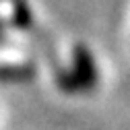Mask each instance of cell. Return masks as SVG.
Wrapping results in <instances>:
<instances>
[{
	"label": "cell",
	"mask_w": 130,
	"mask_h": 130,
	"mask_svg": "<svg viewBox=\"0 0 130 130\" xmlns=\"http://www.w3.org/2000/svg\"><path fill=\"white\" fill-rule=\"evenodd\" d=\"M62 89L66 91H89L97 85V68L91 52L85 45H76L72 54V70L60 78Z\"/></svg>",
	"instance_id": "cell-1"
}]
</instances>
